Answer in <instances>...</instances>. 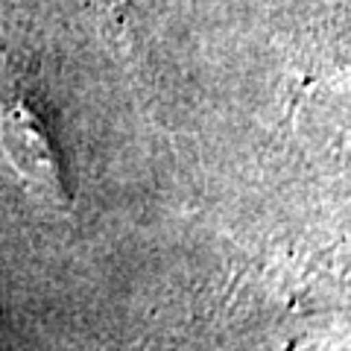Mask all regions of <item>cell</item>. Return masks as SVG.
Listing matches in <instances>:
<instances>
[{"label": "cell", "instance_id": "obj_1", "mask_svg": "<svg viewBox=\"0 0 351 351\" xmlns=\"http://www.w3.org/2000/svg\"><path fill=\"white\" fill-rule=\"evenodd\" d=\"M0 135L9 149L15 170L29 182V188H38L53 202L64 199V184H62V167L53 152V144L44 129V120L29 108L24 97L6 106L3 123H0Z\"/></svg>", "mask_w": 351, "mask_h": 351}]
</instances>
